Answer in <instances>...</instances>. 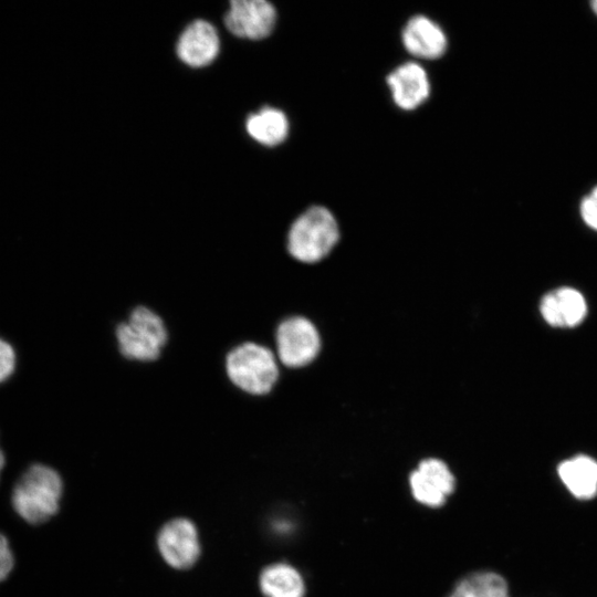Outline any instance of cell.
Masks as SVG:
<instances>
[{"label": "cell", "mask_w": 597, "mask_h": 597, "mask_svg": "<svg viewBox=\"0 0 597 597\" xmlns=\"http://www.w3.org/2000/svg\"><path fill=\"white\" fill-rule=\"evenodd\" d=\"M62 494L60 473L49 464L33 462L17 478L10 500L14 513L23 522L38 526L59 512Z\"/></svg>", "instance_id": "cell-1"}, {"label": "cell", "mask_w": 597, "mask_h": 597, "mask_svg": "<svg viewBox=\"0 0 597 597\" xmlns=\"http://www.w3.org/2000/svg\"><path fill=\"white\" fill-rule=\"evenodd\" d=\"M339 239L333 213L322 207H311L291 226L287 235L290 254L304 263H314L326 256Z\"/></svg>", "instance_id": "cell-2"}, {"label": "cell", "mask_w": 597, "mask_h": 597, "mask_svg": "<svg viewBox=\"0 0 597 597\" xmlns=\"http://www.w3.org/2000/svg\"><path fill=\"white\" fill-rule=\"evenodd\" d=\"M231 383L251 395H265L279 377L274 354L265 346L248 342L229 352L226 359Z\"/></svg>", "instance_id": "cell-3"}, {"label": "cell", "mask_w": 597, "mask_h": 597, "mask_svg": "<svg viewBox=\"0 0 597 597\" xmlns=\"http://www.w3.org/2000/svg\"><path fill=\"white\" fill-rule=\"evenodd\" d=\"M115 335L122 355L140 362L158 358L168 336L161 317L145 306L134 308Z\"/></svg>", "instance_id": "cell-4"}, {"label": "cell", "mask_w": 597, "mask_h": 597, "mask_svg": "<svg viewBox=\"0 0 597 597\" xmlns=\"http://www.w3.org/2000/svg\"><path fill=\"white\" fill-rule=\"evenodd\" d=\"M275 339L280 362L290 368L310 364L321 348V338L316 327L302 316H293L281 322Z\"/></svg>", "instance_id": "cell-5"}, {"label": "cell", "mask_w": 597, "mask_h": 597, "mask_svg": "<svg viewBox=\"0 0 597 597\" xmlns=\"http://www.w3.org/2000/svg\"><path fill=\"white\" fill-rule=\"evenodd\" d=\"M412 498L420 504L439 509L455 490V476L438 458L421 460L408 478Z\"/></svg>", "instance_id": "cell-6"}, {"label": "cell", "mask_w": 597, "mask_h": 597, "mask_svg": "<svg viewBox=\"0 0 597 597\" xmlns=\"http://www.w3.org/2000/svg\"><path fill=\"white\" fill-rule=\"evenodd\" d=\"M275 21V8L265 0H232L224 17L226 27L232 34L250 40L268 36Z\"/></svg>", "instance_id": "cell-7"}, {"label": "cell", "mask_w": 597, "mask_h": 597, "mask_svg": "<svg viewBox=\"0 0 597 597\" xmlns=\"http://www.w3.org/2000/svg\"><path fill=\"white\" fill-rule=\"evenodd\" d=\"M157 544L164 559L174 568H189L200 555L197 528L187 519L166 523L159 531Z\"/></svg>", "instance_id": "cell-8"}, {"label": "cell", "mask_w": 597, "mask_h": 597, "mask_svg": "<svg viewBox=\"0 0 597 597\" xmlns=\"http://www.w3.org/2000/svg\"><path fill=\"white\" fill-rule=\"evenodd\" d=\"M219 46L214 27L208 21L196 20L184 30L176 50L184 63L192 67H202L217 57Z\"/></svg>", "instance_id": "cell-9"}, {"label": "cell", "mask_w": 597, "mask_h": 597, "mask_svg": "<svg viewBox=\"0 0 597 597\" xmlns=\"http://www.w3.org/2000/svg\"><path fill=\"white\" fill-rule=\"evenodd\" d=\"M387 84L397 106L411 111L420 106L430 94V83L422 66L408 62L387 76Z\"/></svg>", "instance_id": "cell-10"}, {"label": "cell", "mask_w": 597, "mask_h": 597, "mask_svg": "<svg viewBox=\"0 0 597 597\" xmlns=\"http://www.w3.org/2000/svg\"><path fill=\"white\" fill-rule=\"evenodd\" d=\"M402 43L410 54L426 60L443 55L448 44L442 29L425 15L409 19L402 30Z\"/></svg>", "instance_id": "cell-11"}, {"label": "cell", "mask_w": 597, "mask_h": 597, "mask_svg": "<svg viewBox=\"0 0 597 597\" xmlns=\"http://www.w3.org/2000/svg\"><path fill=\"white\" fill-rule=\"evenodd\" d=\"M540 310L549 325L572 327L584 320L587 305L584 296L577 290L561 287L543 297Z\"/></svg>", "instance_id": "cell-12"}, {"label": "cell", "mask_w": 597, "mask_h": 597, "mask_svg": "<svg viewBox=\"0 0 597 597\" xmlns=\"http://www.w3.org/2000/svg\"><path fill=\"white\" fill-rule=\"evenodd\" d=\"M557 474L567 491L577 500L587 501L597 495V461L579 454L564 460Z\"/></svg>", "instance_id": "cell-13"}, {"label": "cell", "mask_w": 597, "mask_h": 597, "mask_svg": "<svg viewBox=\"0 0 597 597\" xmlns=\"http://www.w3.org/2000/svg\"><path fill=\"white\" fill-rule=\"evenodd\" d=\"M260 588L266 597H305V582L287 563H275L262 569Z\"/></svg>", "instance_id": "cell-14"}, {"label": "cell", "mask_w": 597, "mask_h": 597, "mask_svg": "<svg viewBox=\"0 0 597 597\" xmlns=\"http://www.w3.org/2000/svg\"><path fill=\"white\" fill-rule=\"evenodd\" d=\"M245 128L249 135L260 144L275 146L287 137L289 121L282 111L263 107L248 117Z\"/></svg>", "instance_id": "cell-15"}, {"label": "cell", "mask_w": 597, "mask_h": 597, "mask_svg": "<svg viewBox=\"0 0 597 597\" xmlns=\"http://www.w3.org/2000/svg\"><path fill=\"white\" fill-rule=\"evenodd\" d=\"M448 597H510V589L499 573L474 570L461 577Z\"/></svg>", "instance_id": "cell-16"}, {"label": "cell", "mask_w": 597, "mask_h": 597, "mask_svg": "<svg viewBox=\"0 0 597 597\" xmlns=\"http://www.w3.org/2000/svg\"><path fill=\"white\" fill-rule=\"evenodd\" d=\"M20 368V353L17 344L0 333V388L11 383Z\"/></svg>", "instance_id": "cell-17"}, {"label": "cell", "mask_w": 597, "mask_h": 597, "mask_svg": "<svg viewBox=\"0 0 597 597\" xmlns=\"http://www.w3.org/2000/svg\"><path fill=\"white\" fill-rule=\"evenodd\" d=\"M14 567V556L8 537L0 532V583L4 582Z\"/></svg>", "instance_id": "cell-18"}, {"label": "cell", "mask_w": 597, "mask_h": 597, "mask_svg": "<svg viewBox=\"0 0 597 597\" xmlns=\"http://www.w3.org/2000/svg\"><path fill=\"white\" fill-rule=\"evenodd\" d=\"M580 214L587 226L597 230V187L583 199Z\"/></svg>", "instance_id": "cell-19"}, {"label": "cell", "mask_w": 597, "mask_h": 597, "mask_svg": "<svg viewBox=\"0 0 597 597\" xmlns=\"http://www.w3.org/2000/svg\"><path fill=\"white\" fill-rule=\"evenodd\" d=\"M7 464V457L3 448L0 446V478Z\"/></svg>", "instance_id": "cell-20"}, {"label": "cell", "mask_w": 597, "mask_h": 597, "mask_svg": "<svg viewBox=\"0 0 597 597\" xmlns=\"http://www.w3.org/2000/svg\"><path fill=\"white\" fill-rule=\"evenodd\" d=\"M591 8L595 11V13L597 14V0L591 2Z\"/></svg>", "instance_id": "cell-21"}, {"label": "cell", "mask_w": 597, "mask_h": 597, "mask_svg": "<svg viewBox=\"0 0 597 597\" xmlns=\"http://www.w3.org/2000/svg\"><path fill=\"white\" fill-rule=\"evenodd\" d=\"M0 439H1V428H0Z\"/></svg>", "instance_id": "cell-22"}]
</instances>
